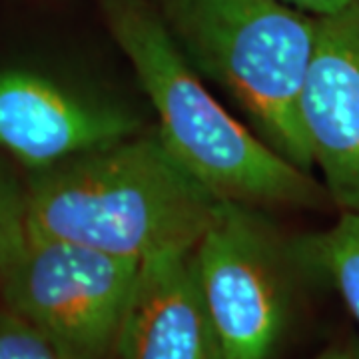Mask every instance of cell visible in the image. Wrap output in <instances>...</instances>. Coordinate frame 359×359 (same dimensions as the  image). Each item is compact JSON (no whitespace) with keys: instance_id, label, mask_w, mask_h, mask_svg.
Instances as JSON below:
<instances>
[{"instance_id":"1","label":"cell","mask_w":359,"mask_h":359,"mask_svg":"<svg viewBox=\"0 0 359 359\" xmlns=\"http://www.w3.org/2000/svg\"><path fill=\"white\" fill-rule=\"evenodd\" d=\"M100 8L158 118V138L204 190L266 212L334 208L313 172L276 152L212 94L150 0H100Z\"/></svg>"},{"instance_id":"2","label":"cell","mask_w":359,"mask_h":359,"mask_svg":"<svg viewBox=\"0 0 359 359\" xmlns=\"http://www.w3.org/2000/svg\"><path fill=\"white\" fill-rule=\"evenodd\" d=\"M25 186L28 233L132 262L192 248L218 204L156 132L30 172Z\"/></svg>"},{"instance_id":"3","label":"cell","mask_w":359,"mask_h":359,"mask_svg":"<svg viewBox=\"0 0 359 359\" xmlns=\"http://www.w3.org/2000/svg\"><path fill=\"white\" fill-rule=\"evenodd\" d=\"M200 76L240 108L248 126L295 166L313 172L299 102L318 18L282 0H150Z\"/></svg>"},{"instance_id":"4","label":"cell","mask_w":359,"mask_h":359,"mask_svg":"<svg viewBox=\"0 0 359 359\" xmlns=\"http://www.w3.org/2000/svg\"><path fill=\"white\" fill-rule=\"evenodd\" d=\"M194 268L224 359H273L311 278L266 210L218 202L194 244Z\"/></svg>"},{"instance_id":"5","label":"cell","mask_w":359,"mask_h":359,"mask_svg":"<svg viewBox=\"0 0 359 359\" xmlns=\"http://www.w3.org/2000/svg\"><path fill=\"white\" fill-rule=\"evenodd\" d=\"M140 262L26 233L0 276L2 308L74 359H114Z\"/></svg>"},{"instance_id":"6","label":"cell","mask_w":359,"mask_h":359,"mask_svg":"<svg viewBox=\"0 0 359 359\" xmlns=\"http://www.w3.org/2000/svg\"><path fill=\"white\" fill-rule=\"evenodd\" d=\"M311 166L337 212L359 210V0L316 22L299 102Z\"/></svg>"},{"instance_id":"7","label":"cell","mask_w":359,"mask_h":359,"mask_svg":"<svg viewBox=\"0 0 359 359\" xmlns=\"http://www.w3.org/2000/svg\"><path fill=\"white\" fill-rule=\"evenodd\" d=\"M140 132V120L30 70H0V148L30 172Z\"/></svg>"},{"instance_id":"8","label":"cell","mask_w":359,"mask_h":359,"mask_svg":"<svg viewBox=\"0 0 359 359\" xmlns=\"http://www.w3.org/2000/svg\"><path fill=\"white\" fill-rule=\"evenodd\" d=\"M114 359H224L196 280L194 245L142 259Z\"/></svg>"},{"instance_id":"9","label":"cell","mask_w":359,"mask_h":359,"mask_svg":"<svg viewBox=\"0 0 359 359\" xmlns=\"http://www.w3.org/2000/svg\"><path fill=\"white\" fill-rule=\"evenodd\" d=\"M295 238V250L313 280L327 283L359 327V210L339 212L325 230Z\"/></svg>"},{"instance_id":"10","label":"cell","mask_w":359,"mask_h":359,"mask_svg":"<svg viewBox=\"0 0 359 359\" xmlns=\"http://www.w3.org/2000/svg\"><path fill=\"white\" fill-rule=\"evenodd\" d=\"M26 233V186L0 162V276L20 250Z\"/></svg>"},{"instance_id":"11","label":"cell","mask_w":359,"mask_h":359,"mask_svg":"<svg viewBox=\"0 0 359 359\" xmlns=\"http://www.w3.org/2000/svg\"><path fill=\"white\" fill-rule=\"evenodd\" d=\"M0 359H74L39 327L0 308Z\"/></svg>"},{"instance_id":"12","label":"cell","mask_w":359,"mask_h":359,"mask_svg":"<svg viewBox=\"0 0 359 359\" xmlns=\"http://www.w3.org/2000/svg\"><path fill=\"white\" fill-rule=\"evenodd\" d=\"M282 2L295 11H302V13L313 16V18H321V16L337 13L358 0H282Z\"/></svg>"},{"instance_id":"13","label":"cell","mask_w":359,"mask_h":359,"mask_svg":"<svg viewBox=\"0 0 359 359\" xmlns=\"http://www.w3.org/2000/svg\"><path fill=\"white\" fill-rule=\"evenodd\" d=\"M311 359H359V337L351 335L346 339H337L323 347L316 358Z\"/></svg>"}]
</instances>
